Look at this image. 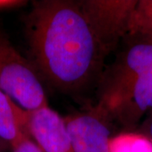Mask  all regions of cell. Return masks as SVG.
I'll use <instances>...</instances> for the list:
<instances>
[{
    "instance_id": "cell-1",
    "label": "cell",
    "mask_w": 152,
    "mask_h": 152,
    "mask_svg": "<svg viewBox=\"0 0 152 152\" xmlns=\"http://www.w3.org/2000/svg\"><path fill=\"white\" fill-rule=\"evenodd\" d=\"M24 22L28 60L39 77L73 97L96 91L108 53L80 1H34Z\"/></svg>"
},
{
    "instance_id": "cell-2",
    "label": "cell",
    "mask_w": 152,
    "mask_h": 152,
    "mask_svg": "<svg viewBox=\"0 0 152 152\" xmlns=\"http://www.w3.org/2000/svg\"><path fill=\"white\" fill-rule=\"evenodd\" d=\"M116 51L98 82L93 110L134 132L152 113V38L128 33Z\"/></svg>"
},
{
    "instance_id": "cell-3",
    "label": "cell",
    "mask_w": 152,
    "mask_h": 152,
    "mask_svg": "<svg viewBox=\"0 0 152 152\" xmlns=\"http://www.w3.org/2000/svg\"><path fill=\"white\" fill-rule=\"evenodd\" d=\"M0 90L20 107L34 111L48 106L37 73L0 29Z\"/></svg>"
},
{
    "instance_id": "cell-4",
    "label": "cell",
    "mask_w": 152,
    "mask_h": 152,
    "mask_svg": "<svg viewBox=\"0 0 152 152\" xmlns=\"http://www.w3.org/2000/svg\"><path fill=\"white\" fill-rule=\"evenodd\" d=\"M138 0H81L82 9L109 54L128 34L131 15Z\"/></svg>"
},
{
    "instance_id": "cell-5",
    "label": "cell",
    "mask_w": 152,
    "mask_h": 152,
    "mask_svg": "<svg viewBox=\"0 0 152 152\" xmlns=\"http://www.w3.org/2000/svg\"><path fill=\"white\" fill-rule=\"evenodd\" d=\"M29 135L43 152H74L64 118L46 106L28 111Z\"/></svg>"
},
{
    "instance_id": "cell-6",
    "label": "cell",
    "mask_w": 152,
    "mask_h": 152,
    "mask_svg": "<svg viewBox=\"0 0 152 152\" xmlns=\"http://www.w3.org/2000/svg\"><path fill=\"white\" fill-rule=\"evenodd\" d=\"M64 120L74 152H110V123L93 109Z\"/></svg>"
},
{
    "instance_id": "cell-7",
    "label": "cell",
    "mask_w": 152,
    "mask_h": 152,
    "mask_svg": "<svg viewBox=\"0 0 152 152\" xmlns=\"http://www.w3.org/2000/svg\"><path fill=\"white\" fill-rule=\"evenodd\" d=\"M27 124L28 111L0 90V138L14 148L24 138L30 137Z\"/></svg>"
},
{
    "instance_id": "cell-8",
    "label": "cell",
    "mask_w": 152,
    "mask_h": 152,
    "mask_svg": "<svg viewBox=\"0 0 152 152\" xmlns=\"http://www.w3.org/2000/svg\"><path fill=\"white\" fill-rule=\"evenodd\" d=\"M110 152H152V142L139 132H124L111 139Z\"/></svg>"
},
{
    "instance_id": "cell-9",
    "label": "cell",
    "mask_w": 152,
    "mask_h": 152,
    "mask_svg": "<svg viewBox=\"0 0 152 152\" xmlns=\"http://www.w3.org/2000/svg\"><path fill=\"white\" fill-rule=\"evenodd\" d=\"M129 34L152 38V0H139L132 12Z\"/></svg>"
},
{
    "instance_id": "cell-10",
    "label": "cell",
    "mask_w": 152,
    "mask_h": 152,
    "mask_svg": "<svg viewBox=\"0 0 152 152\" xmlns=\"http://www.w3.org/2000/svg\"><path fill=\"white\" fill-rule=\"evenodd\" d=\"M13 152H43L31 137H26L16 146L13 148Z\"/></svg>"
},
{
    "instance_id": "cell-11",
    "label": "cell",
    "mask_w": 152,
    "mask_h": 152,
    "mask_svg": "<svg viewBox=\"0 0 152 152\" xmlns=\"http://www.w3.org/2000/svg\"><path fill=\"white\" fill-rule=\"evenodd\" d=\"M140 128V132L142 134L146 136L152 142V113H150L141 123Z\"/></svg>"
},
{
    "instance_id": "cell-12",
    "label": "cell",
    "mask_w": 152,
    "mask_h": 152,
    "mask_svg": "<svg viewBox=\"0 0 152 152\" xmlns=\"http://www.w3.org/2000/svg\"><path fill=\"white\" fill-rule=\"evenodd\" d=\"M26 3H27L26 1H20V0H0V10L17 8L26 4Z\"/></svg>"
}]
</instances>
